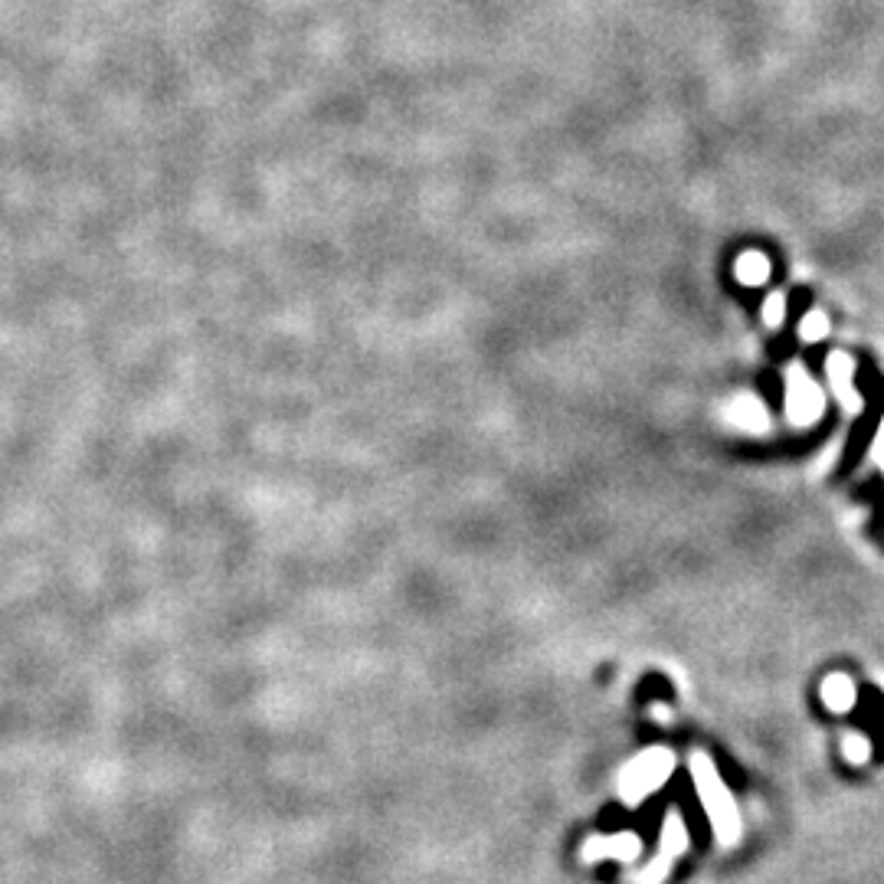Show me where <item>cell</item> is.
<instances>
[{
    "mask_svg": "<svg viewBox=\"0 0 884 884\" xmlns=\"http://www.w3.org/2000/svg\"><path fill=\"white\" fill-rule=\"evenodd\" d=\"M695 774H698L702 797H705V803L711 806L715 823H718V829H721L724 842H731V829L738 833V820H734V810H731V803H728V793L721 790V783H718V777H715L711 764H705V757H698V761H695Z\"/></svg>",
    "mask_w": 884,
    "mask_h": 884,
    "instance_id": "2",
    "label": "cell"
},
{
    "mask_svg": "<svg viewBox=\"0 0 884 884\" xmlns=\"http://www.w3.org/2000/svg\"><path fill=\"white\" fill-rule=\"evenodd\" d=\"M823 695H826V702H829L833 711H849V708H852V685H849L846 675H833V679L826 682Z\"/></svg>",
    "mask_w": 884,
    "mask_h": 884,
    "instance_id": "3",
    "label": "cell"
},
{
    "mask_svg": "<svg viewBox=\"0 0 884 884\" xmlns=\"http://www.w3.org/2000/svg\"><path fill=\"white\" fill-rule=\"evenodd\" d=\"M672 770V757L665 751H649L646 757H639L629 770H626V783H623V793L629 800H639L646 797L649 790L662 787L665 774Z\"/></svg>",
    "mask_w": 884,
    "mask_h": 884,
    "instance_id": "1",
    "label": "cell"
}]
</instances>
